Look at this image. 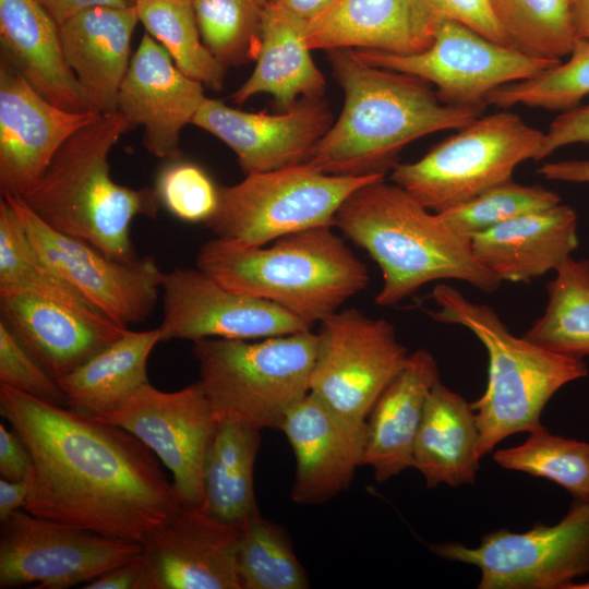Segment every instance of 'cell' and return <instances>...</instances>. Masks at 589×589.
Listing matches in <instances>:
<instances>
[{"instance_id":"cell-22","label":"cell","mask_w":589,"mask_h":589,"mask_svg":"<svg viewBox=\"0 0 589 589\" xmlns=\"http://www.w3.org/2000/svg\"><path fill=\"white\" fill-rule=\"evenodd\" d=\"M2 318L58 381L122 336L105 314L26 290L0 291Z\"/></svg>"},{"instance_id":"cell-29","label":"cell","mask_w":589,"mask_h":589,"mask_svg":"<svg viewBox=\"0 0 589 589\" xmlns=\"http://www.w3.org/2000/svg\"><path fill=\"white\" fill-rule=\"evenodd\" d=\"M161 341L157 328L131 330L58 380L65 405L87 416L109 412L149 383L147 360Z\"/></svg>"},{"instance_id":"cell-4","label":"cell","mask_w":589,"mask_h":589,"mask_svg":"<svg viewBox=\"0 0 589 589\" xmlns=\"http://www.w3.org/2000/svg\"><path fill=\"white\" fill-rule=\"evenodd\" d=\"M131 128L118 111L100 115L62 144L23 199L55 230L123 262L137 257L130 237L133 219L155 218L161 207L155 188L134 189L111 178L110 152Z\"/></svg>"},{"instance_id":"cell-33","label":"cell","mask_w":589,"mask_h":589,"mask_svg":"<svg viewBox=\"0 0 589 589\" xmlns=\"http://www.w3.org/2000/svg\"><path fill=\"white\" fill-rule=\"evenodd\" d=\"M134 8L146 32L184 74L211 89L224 88L226 67L204 45L192 0H140Z\"/></svg>"},{"instance_id":"cell-50","label":"cell","mask_w":589,"mask_h":589,"mask_svg":"<svg viewBox=\"0 0 589 589\" xmlns=\"http://www.w3.org/2000/svg\"><path fill=\"white\" fill-rule=\"evenodd\" d=\"M309 22L325 11L336 0H271Z\"/></svg>"},{"instance_id":"cell-42","label":"cell","mask_w":589,"mask_h":589,"mask_svg":"<svg viewBox=\"0 0 589 589\" xmlns=\"http://www.w3.org/2000/svg\"><path fill=\"white\" fill-rule=\"evenodd\" d=\"M411 26L421 49L430 47L436 26L455 21L497 44L506 45L489 0H408Z\"/></svg>"},{"instance_id":"cell-26","label":"cell","mask_w":589,"mask_h":589,"mask_svg":"<svg viewBox=\"0 0 589 589\" xmlns=\"http://www.w3.org/2000/svg\"><path fill=\"white\" fill-rule=\"evenodd\" d=\"M440 380L433 354L419 349L389 383L366 419L361 466L373 469L378 483L412 467L413 447L428 395Z\"/></svg>"},{"instance_id":"cell-15","label":"cell","mask_w":589,"mask_h":589,"mask_svg":"<svg viewBox=\"0 0 589 589\" xmlns=\"http://www.w3.org/2000/svg\"><path fill=\"white\" fill-rule=\"evenodd\" d=\"M92 418L139 438L171 471L180 503L202 506L203 469L218 417L199 381L176 392L148 383L116 409Z\"/></svg>"},{"instance_id":"cell-48","label":"cell","mask_w":589,"mask_h":589,"mask_svg":"<svg viewBox=\"0 0 589 589\" xmlns=\"http://www.w3.org/2000/svg\"><path fill=\"white\" fill-rule=\"evenodd\" d=\"M141 572V557L109 569L87 582L84 589H136Z\"/></svg>"},{"instance_id":"cell-10","label":"cell","mask_w":589,"mask_h":589,"mask_svg":"<svg viewBox=\"0 0 589 589\" xmlns=\"http://www.w3.org/2000/svg\"><path fill=\"white\" fill-rule=\"evenodd\" d=\"M429 548L443 560L477 566L479 589H564L589 574V502L575 500L553 526L537 522L525 532L498 529L484 534L477 548L457 541Z\"/></svg>"},{"instance_id":"cell-19","label":"cell","mask_w":589,"mask_h":589,"mask_svg":"<svg viewBox=\"0 0 589 589\" xmlns=\"http://www.w3.org/2000/svg\"><path fill=\"white\" fill-rule=\"evenodd\" d=\"M191 124L213 134L236 154L245 175L306 163L333 124L323 99H301L281 113L247 112L205 98Z\"/></svg>"},{"instance_id":"cell-2","label":"cell","mask_w":589,"mask_h":589,"mask_svg":"<svg viewBox=\"0 0 589 589\" xmlns=\"http://www.w3.org/2000/svg\"><path fill=\"white\" fill-rule=\"evenodd\" d=\"M327 56L344 106L306 160L324 173L385 175L411 142L459 130L483 112L481 107L445 104L425 81L371 65L354 49H330Z\"/></svg>"},{"instance_id":"cell-54","label":"cell","mask_w":589,"mask_h":589,"mask_svg":"<svg viewBox=\"0 0 589 589\" xmlns=\"http://www.w3.org/2000/svg\"><path fill=\"white\" fill-rule=\"evenodd\" d=\"M264 1L266 2L267 0H264Z\"/></svg>"},{"instance_id":"cell-40","label":"cell","mask_w":589,"mask_h":589,"mask_svg":"<svg viewBox=\"0 0 589 589\" xmlns=\"http://www.w3.org/2000/svg\"><path fill=\"white\" fill-rule=\"evenodd\" d=\"M264 0H192L204 45L226 68L256 59Z\"/></svg>"},{"instance_id":"cell-21","label":"cell","mask_w":589,"mask_h":589,"mask_svg":"<svg viewBox=\"0 0 589 589\" xmlns=\"http://www.w3.org/2000/svg\"><path fill=\"white\" fill-rule=\"evenodd\" d=\"M279 430L296 458L291 500L322 504L352 482L366 438V422L336 412L310 392L286 413Z\"/></svg>"},{"instance_id":"cell-25","label":"cell","mask_w":589,"mask_h":589,"mask_svg":"<svg viewBox=\"0 0 589 589\" xmlns=\"http://www.w3.org/2000/svg\"><path fill=\"white\" fill-rule=\"evenodd\" d=\"M1 58L55 106L94 111L70 69L58 23L39 0H0Z\"/></svg>"},{"instance_id":"cell-34","label":"cell","mask_w":589,"mask_h":589,"mask_svg":"<svg viewBox=\"0 0 589 589\" xmlns=\"http://www.w3.org/2000/svg\"><path fill=\"white\" fill-rule=\"evenodd\" d=\"M507 47L526 56L558 60L575 44L570 0H489Z\"/></svg>"},{"instance_id":"cell-46","label":"cell","mask_w":589,"mask_h":589,"mask_svg":"<svg viewBox=\"0 0 589 589\" xmlns=\"http://www.w3.org/2000/svg\"><path fill=\"white\" fill-rule=\"evenodd\" d=\"M52 19L61 25L70 17L93 8H128L130 0H39Z\"/></svg>"},{"instance_id":"cell-16","label":"cell","mask_w":589,"mask_h":589,"mask_svg":"<svg viewBox=\"0 0 589 589\" xmlns=\"http://www.w3.org/2000/svg\"><path fill=\"white\" fill-rule=\"evenodd\" d=\"M161 289V341L255 340L312 328L271 301L227 289L197 267L164 273Z\"/></svg>"},{"instance_id":"cell-44","label":"cell","mask_w":589,"mask_h":589,"mask_svg":"<svg viewBox=\"0 0 589 589\" xmlns=\"http://www.w3.org/2000/svg\"><path fill=\"white\" fill-rule=\"evenodd\" d=\"M573 144H589V105L563 111L550 123L543 134L536 160L549 157L555 151Z\"/></svg>"},{"instance_id":"cell-12","label":"cell","mask_w":589,"mask_h":589,"mask_svg":"<svg viewBox=\"0 0 589 589\" xmlns=\"http://www.w3.org/2000/svg\"><path fill=\"white\" fill-rule=\"evenodd\" d=\"M118 539L17 510L0 521V588L67 589L142 556Z\"/></svg>"},{"instance_id":"cell-28","label":"cell","mask_w":589,"mask_h":589,"mask_svg":"<svg viewBox=\"0 0 589 589\" xmlns=\"http://www.w3.org/2000/svg\"><path fill=\"white\" fill-rule=\"evenodd\" d=\"M476 412L441 380L432 386L413 447V462L429 489L472 484L479 470Z\"/></svg>"},{"instance_id":"cell-23","label":"cell","mask_w":589,"mask_h":589,"mask_svg":"<svg viewBox=\"0 0 589 589\" xmlns=\"http://www.w3.org/2000/svg\"><path fill=\"white\" fill-rule=\"evenodd\" d=\"M139 16L134 5L85 10L59 25L65 60L88 106L100 115L117 111L120 86L131 61Z\"/></svg>"},{"instance_id":"cell-7","label":"cell","mask_w":589,"mask_h":589,"mask_svg":"<svg viewBox=\"0 0 589 589\" xmlns=\"http://www.w3.org/2000/svg\"><path fill=\"white\" fill-rule=\"evenodd\" d=\"M317 334L193 341L202 385L218 419L259 430L278 429L288 410L310 392Z\"/></svg>"},{"instance_id":"cell-27","label":"cell","mask_w":589,"mask_h":589,"mask_svg":"<svg viewBox=\"0 0 589 589\" xmlns=\"http://www.w3.org/2000/svg\"><path fill=\"white\" fill-rule=\"evenodd\" d=\"M308 22L267 0L260 14V46L250 77L231 95L241 105L257 94H269L284 110L301 99L323 98L325 79L308 43Z\"/></svg>"},{"instance_id":"cell-45","label":"cell","mask_w":589,"mask_h":589,"mask_svg":"<svg viewBox=\"0 0 589 589\" xmlns=\"http://www.w3.org/2000/svg\"><path fill=\"white\" fill-rule=\"evenodd\" d=\"M33 460L17 433L0 423V474L8 480H26Z\"/></svg>"},{"instance_id":"cell-32","label":"cell","mask_w":589,"mask_h":589,"mask_svg":"<svg viewBox=\"0 0 589 589\" xmlns=\"http://www.w3.org/2000/svg\"><path fill=\"white\" fill-rule=\"evenodd\" d=\"M548 284V302L524 337L557 353L589 356V259H567Z\"/></svg>"},{"instance_id":"cell-13","label":"cell","mask_w":589,"mask_h":589,"mask_svg":"<svg viewBox=\"0 0 589 589\" xmlns=\"http://www.w3.org/2000/svg\"><path fill=\"white\" fill-rule=\"evenodd\" d=\"M354 50L371 65L433 83L445 104L481 108L497 87L537 76L562 62L526 56L455 21L440 23L430 47L418 52Z\"/></svg>"},{"instance_id":"cell-8","label":"cell","mask_w":589,"mask_h":589,"mask_svg":"<svg viewBox=\"0 0 589 589\" xmlns=\"http://www.w3.org/2000/svg\"><path fill=\"white\" fill-rule=\"evenodd\" d=\"M543 134L502 109L478 117L420 159L397 163L390 180L440 213L513 180L518 165L536 160Z\"/></svg>"},{"instance_id":"cell-53","label":"cell","mask_w":589,"mask_h":589,"mask_svg":"<svg viewBox=\"0 0 589 589\" xmlns=\"http://www.w3.org/2000/svg\"><path fill=\"white\" fill-rule=\"evenodd\" d=\"M137 1H140V0H130V2L132 3V5H134Z\"/></svg>"},{"instance_id":"cell-52","label":"cell","mask_w":589,"mask_h":589,"mask_svg":"<svg viewBox=\"0 0 589 589\" xmlns=\"http://www.w3.org/2000/svg\"><path fill=\"white\" fill-rule=\"evenodd\" d=\"M584 587H585L586 589H589V580L585 581Z\"/></svg>"},{"instance_id":"cell-51","label":"cell","mask_w":589,"mask_h":589,"mask_svg":"<svg viewBox=\"0 0 589 589\" xmlns=\"http://www.w3.org/2000/svg\"><path fill=\"white\" fill-rule=\"evenodd\" d=\"M575 39L589 41V0H570Z\"/></svg>"},{"instance_id":"cell-35","label":"cell","mask_w":589,"mask_h":589,"mask_svg":"<svg viewBox=\"0 0 589 589\" xmlns=\"http://www.w3.org/2000/svg\"><path fill=\"white\" fill-rule=\"evenodd\" d=\"M236 562L241 589L310 587L285 528L261 515L240 527Z\"/></svg>"},{"instance_id":"cell-24","label":"cell","mask_w":589,"mask_h":589,"mask_svg":"<svg viewBox=\"0 0 589 589\" xmlns=\"http://www.w3.org/2000/svg\"><path fill=\"white\" fill-rule=\"evenodd\" d=\"M577 229L576 212L560 203L500 224L470 242L477 260L498 280L529 283L572 256Z\"/></svg>"},{"instance_id":"cell-5","label":"cell","mask_w":589,"mask_h":589,"mask_svg":"<svg viewBox=\"0 0 589 589\" xmlns=\"http://www.w3.org/2000/svg\"><path fill=\"white\" fill-rule=\"evenodd\" d=\"M247 245L215 237L200 248L196 267L229 290L271 301L313 326L362 291L365 265L333 226Z\"/></svg>"},{"instance_id":"cell-6","label":"cell","mask_w":589,"mask_h":589,"mask_svg":"<svg viewBox=\"0 0 589 589\" xmlns=\"http://www.w3.org/2000/svg\"><path fill=\"white\" fill-rule=\"evenodd\" d=\"M431 297L436 308L428 311L430 316L467 328L488 353L486 387L471 402L480 459L512 434L529 433L542 425L541 413L552 396L564 385L588 375L582 358L557 353L515 336L491 306L470 301L456 288L438 284Z\"/></svg>"},{"instance_id":"cell-30","label":"cell","mask_w":589,"mask_h":589,"mask_svg":"<svg viewBox=\"0 0 589 589\" xmlns=\"http://www.w3.org/2000/svg\"><path fill=\"white\" fill-rule=\"evenodd\" d=\"M261 431L237 420L218 419L203 469L201 508L223 524L241 527L261 515L253 478Z\"/></svg>"},{"instance_id":"cell-49","label":"cell","mask_w":589,"mask_h":589,"mask_svg":"<svg viewBox=\"0 0 589 589\" xmlns=\"http://www.w3.org/2000/svg\"><path fill=\"white\" fill-rule=\"evenodd\" d=\"M29 492V481L0 480V521L24 508Z\"/></svg>"},{"instance_id":"cell-9","label":"cell","mask_w":589,"mask_h":589,"mask_svg":"<svg viewBox=\"0 0 589 589\" xmlns=\"http://www.w3.org/2000/svg\"><path fill=\"white\" fill-rule=\"evenodd\" d=\"M385 175L336 176L309 164L247 175L219 188L218 206L205 225L216 237L247 245H265L299 231L334 226L344 201L360 187Z\"/></svg>"},{"instance_id":"cell-14","label":"cell","mask_w":589,"mask_h":589,"mask_svg":"<svg viewBox=\"0 0 589 589\" xmlns=\"http://www.w3.org/2000/svg\"><path fill=\"white\" fill-rule=\"evenodd\" d=\"M14 208L41 259L74 290L115 323L128 327L155 310L164 272L153 256L123 262L47 225L19 196L2 195Z\"/></svg>"},{"instance_id":"cell-1","label":"cell","mask_w":589,"mask_h":589,"mask_svg":"<svg viewBox=\"0 0 589 589\" xmlns=\"http://www.w3.org/2000/svg\"><path fill=\"white\" fill-rule=\"evenodd\" d=\"M0 413L33 460L26 512L143 543L181 505L160 460L128 431L3 384Z\"/></svg>"},{"instance_id":"cell-17","label":"cell","mask_w":589,"mask_h":589,"mask_svg":"<svg viewBox=\"0 0 589 589\" xmlns=\"http://www.w3.org/2000/svg\"><path fill=\"white\" fill-rule=\"evenodd\" d=\"M239 532L201 507L181 504L144 540L136 589H241Z\"/></svg>"},{"instance_id":"cell-31","label":"cell","mask_w":589,"mask_h":589,"mask_svg":"<svg viewBox=\"0 0 589 589\" xmlns=\"http://www.w3.org/2000/svg\"><path fill=\"white\" fill-rule=\"evenodd\" d=\"M306 34L311 50H422L412 31L408 0H336L308 22Z\"/></svg>"},{"instance_id":"cell-47","label":"cell","mask_w":589,"mask_h":589,"mask_svg":"<svg viewBox=\"0 0 589 589\" xmlns=\"http://www.w3.org/2000/svg\"><path fill=\"white\" fill-rule=\"evenodd\" d=\"M537 173L552 181L589 183V158L544 163Z\"/></svg>"},{"instance_id":"cell-3","label":"cell","mask_w":589,"mask_h":589,"mask_svg":"<svg viewBox=\"0 0 589 589\" xmlns=\"http://www.w3.org/2000/svg\"><path fill=\"white\" fill-rule=\"evenodd\" d=\"M334 226L378 265L383 285L377 305L397 304L435 280L464 281L488 293L502 284L477 260L470 239L385 178L353 191Z\"/></svg>"},{"instance_id":"cell-39","label":"cell","mask_w":589,"mask_h":589,"mask_svg":"<svg viewBox=\"0 0 589 589\" xmlns=\"http://www.w3.org/2000/svg\"><path fill=\"white\" fill-rule=\"evenodd\" d=\"M562 203L561 196L542 185L509 180L440 213V218L467 239L514 218Z\"/></svg>"},{"instance_id":"cell-11","label":"cell","mask_w":589,"mask_h":589,"mask_svg":"<svg viewBox=\"0 0 589 589\" xmlns=\"http://www.w3.org/2000/svg\"><path fill=\"white\" fill-rule=\"evenodd\" d=\"M316 334L310 393L341 416L366 422L410 353L387 320L370 317L354 308L325 317Z\"/></svg>"},{"instance_id":"cell-18","label":"cell","mask_w":589,"mask_h":589,"mask_svg":"<svg viewBox=\"0 0 589 589\" xmlns=\"http://www.w3.org/2000/svg\"><path fill=\"white\" fill-rule=\"evenodd\" d=\"M99 116L96 111L73 112L55 106L1 58V194L27 197L62 144Z\"/></svg>"},{"instance_id":"cell-43","label":"cell","mask_w":589,"mask_h":589,"mask_svg":"<svg viewBox=\"0 0 589 589\" xmlns=\"http://www.w3.org/2000/svg\"><path fill=\"white\" fill-rule=\"evenodd\" d=\"M0 384L48 402L65 405L58 381L25 347L2 317L0 320Z\"/></svg>"},{"instance_id":"cell-20","label":"cell","mask_w":589,"mask_h":589,"mask_svg":"<svg viewBox=\"0 0 589 589\" xmlns=\"http://www.w3.org/2000/svg\"><path fill=\"white\" fill-rule=\"evenodd\" d=\"M203 84L184 74L147 32L133 53L117 98V111L142 125L143 145L158 158L177 159L180 134L205 100Z\"/></svg>"},{"instance_id":"cell-36","label":"cell","mask_w":589,"mask_h":589,"mask_svg":"<svg viewBox=\"0 0 589 589\" xmlns=\"http://www.w3.org/2000/svg\"><path fill=\"white\" fill-rule=\"evenodd\" d=\"M504 469L550 480L576 501L589 502V443L550 433L543 425L517 446L493 454Z\"/></svg>"},{"instance_id":"cell-41","label":"cell","mask_w":589,"mask_h":589,"mask_svg":"<svg viewBox=\"0 0 589 589\" xmlns=\"http://www.w3.org/2000/svg\"><path fill=\"white\" fill-rule=\"evenodd\" d=\"M161 206L187 223H206L218 206L219 188L200 166L172 161L157 175L156 184Z\"/></svg>"},{"instance_id":"cell-38","label":"cell","mask_w":589,"mask_h":589,"mask_svg":"<svg viewBox=\"0 0 589 589\" xmlns=\"http://www.w3.org/2000/svg\"><path fill=\"white\" fill-rule=\"evenodd\" d=\"M568 56L565 63L560 62L537 76L497 87L485 97V105L561 111L578 106L589 95V41L575 40Z\"/></svg>"},{"instance_id":"cell-37","label":"cell","mask_w":589,"mask_h":589,"mask_svg":"<svg viewBox=\"0 0 589 589\" xmlns=\"http://www.w3.org/2000/svg\"><path fill=\"white\" fill-rule=\"evenodd\" d=\"M26 290L98 311L67 284L38 254L14 208L0 201V291ZM100 312V311H99Z\"/></svg>"}]
</instances>
